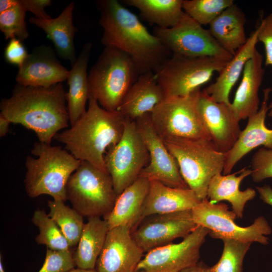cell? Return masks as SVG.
I'll list each match as a JSON object with an SVG mask.
<instances>
[{"label": "cell", "instance_id": "cell-45", "mask_svg": "<svg viewBox=\"0 0 272 272\" xmlns=\"http://www.w3.org/2000/svg\"><path fill=\"white\" fill-rule=\"evenodd\" d=\"M67 272H97L96 269H84L81 268H74Z\"/></svg>", "mask_w": 272, "mask_h": 272}, {"label": "cell", "instance_id": "cell-6", "mask_svg": "<svg viewBox=\"0 0 272 272\" xmlns=\"http://www.w3.org/2000/svg\"><path fill=\"white\" fill-rule=\"evenodd\" d=\"M163 141L175 159L189 188L200 200L207 198L211 179L223 172L224 154L217 149L211 140L171 139Z\"/></svg>", "mask_w": 272, "mask_h": 272}, {"label": "cell", "instance_id": "cell-32", "mask_svg": "<svg viewBox=\"0 0 272 272\" xmlns=\"http://www.w3.org/2000/svg\"><path fill=\"white\" fill-rule=\"evenodd\" d=\"M32 222L39 230V234L35 238L38 244L45 245L47 248L54 250L70 249L68 241L60 229L44 210H35Z\"/></svg>", "mask_w": 272, "mask_h": 272}, {"label": "cell", "instance_id": "cell-47", "mask_svg": "<svg viewBox=\"0 0 272 272\" xmlns=\"http://www.w3.org/2000/svg\"><path fill=\"white\" fill-rule=\"evenodd\" d=\"M164 272H165V271H164Z\"/></svg>", "mask_w": 272, "mask_h": 272}, {"label": "cell", "instance_id": "cell-26", "mask_svg": "<svg viewBox=\"0 0 272 272\" xmlns=\"http://www.w3.org/2000/svg\"><path fill=\"white\" fill-rule=\"evenodd\" d=\"M74 3H71L57 18L40 19L30 17L29 22L42 29L53 42L58 55L73 65L77 58L74 38L76 31L73 24Z\"/></svg>", "mask_w": 272, "mask_h": 272}, {"label": "cell", "instance_id": "cell-28", "mask_svg": "<svg viewBox=\"0 0 272 272\" xmlns=\"http://www.w3.org/2000/svg\"><path fill=\"white\" fill-rule=\"evenodd\" d=\"M92 46L90 42L84 45L78 58L69 71L67 79L69 91L66 93L65 99L71 125L86 111L85 105L90 96L87 69Z\"/></svg>", "mask_w": 272, "mask_h": 272}, {"label": "cell", "instance_id": "cell-19", "mask_svg": "<svg viewBox=\"0 0 272 272\" xmlns=\"http://www.w3.org/2000/svg\"><path fill=\"white\" fill-rule=\"evenodd\" d=\"M69 74L51 48L42 46L28 54L19 66L16 80L24 86L48 87L66 80Z\"/></svg>", "mask_w": 272, "mask_h": 272}, {"label": "cell", "instance_id": "cell-15", "mask_svg": "<svg viewBox=\"0 0 272 272\" xmlns=\"http://www.w3.org/2000/svg\"><path fill=\"white\" fill-rule=\"evenodd\" d=\"M135 122L150 156L149 163L142 170L139 177L157 180L173 188H188L175 159L154 129L150 112L138 118Z\"/></svg>", "mask_w": 272, "mask_h": 272}, {"label": "cell", "instance_id": "cell-3", "mask_svg": "<svg viewBox=\"0 0 272 272\" xmlns=\"http://www.w3.org/2000/svg\"><path fill=\"white\" fill-rule=\"evenodd\" d=\"M88 101L85 114L71 128L56 133L54 139L64 144L78 160L108 172L104 154L120 141L127 118L118 110L104 109L91 96Z\"/></svg>", "mask_w": 272, "mask_h": 272}, {"label": "cell", "instance_id": "cell-1", "mask_svg": "<svg viewBox=\"0 0 272 272\" xmlns=\"http://www.w3.org/2000/svg\"><path fill=\"white\" fill-rule=\"evenodd\" d=\"M103 29L101 42L130 56L141 74L156 70L172 54L162 41L149 32L138 17L116 0L97 2Z\"/></svg>", "mask_w": 272, "mask_h": 272}, {"label": "cell", "instance_id": "cell-24", "mask_svg": "<svg viewBox=\"0 0 272 272\" xmlns=\"http://www.w3.org/2000/svg\"><path fill=\"white\" fill-rule=\"evenodd\" d=\"M258 28L253 31L245 44L237 50L219 73L215 82L203 90L214 101L230 105L229 95L242 72L246 62L253 55L257 43Z\"/></svg>", "mask_w": 272, "mask_h": 272}, {"label": "cell", "instance_id": "cell-18", "mask_svg": "<svg viewBox=\"0 0 272 272\" xmlns=\"http://www.w3.org/2000/svg\"><path fill=\"white\" fill-rule=\"evenodd\" d=\"M272 90H263V99L261 107L255 114L248 118L247 124L232 148L224 154L223 175L230 173L236 163L252 150L260 146L272 149V129L265 124L269 111L267 101Z\"/></svg>", "mask_w": 272, "mask_h": 272}, {"label": "cell", "instance_id": "cell-21", "mask_svg": "<svg viewBox=\"0 0 272 272\" xmlns=\"http://www.w3.org/2000/svg\"><path fill=\"white\" fill-rule=\"evenodd\" d=\"M263 57L257 49L246 63L241 83L230 107L239 121L248 118L259 110V88L264 74Z\"/></svg>", "mask_w": 272, "mask_h": 272}, {"label": "cell", "instance_id": "cell-2", "mask_svg": "<svg viewBox=\"0 0 272 272\" xmlns=\"http://www.w3.org/2000/svg\"><path fill=\"white\" fill-rule=\"evenodd\" d=\"M65 94L61 83L48 87L17 84L12 96L2 100L0 114L34 131L39 142L50 144L59 130L69 126Z\"/></svg>", "mask_w": 272, "mask_h": 272}, {"label": "cell", "instance_id": "cell-4", "mask_svg": "<svg viewBox=\"0 0 272 272\" xmlns=\"http://www.w3.org/2000/svg\"><path fill=\"white\" fill-rule=\"evenodd\" d=\"M31 153L38 158L26 157L24 183L28 196L47 194L54 200H66L67 182L81 161L61 147L40 142L34 144Z\"/></svg>", "mask_w": 272, "mask_h": 272}, {"label": "cell", "instance_id": "cell-9", "mask_svg": "<svg viewBox=\"0 0 272 272\" xmlns=\"http://www.w3.org/2000/svg\"><path fill=\"white\" fill-rule=\"evenodd\" d=\"M200 91L198 90L184 97L165 98L150 112L152 124L162 141L211 140L198 110Z\"/></svg>", "mask_w": 272, "mask_h": 272}, {"label": "cell", "instance_id": "cell-12", "mask_svg": "<svg viewBox=\"0 0 272 272\" xmlns=\"http://www.w3.org/2000/svg\"><path fill=\"white\" fill-rule=\"evenodd\" d=\"M156 36L172 54L189 57H211L230 60L233 56L226 51L201 25L184 13L170 28L155 27Z\"/></svg>", "mask_w": 272, "mask_h": 272}, {"label": "cell", "instance_id": "cell-14", "mask_svg": "<svg viewBox=\"0 0 272 272\" xmlns=\"http://www.w3.org/2000/svg\"><path fill=\"white\" fill-rule=\"evenodd\" d=\"M197 225L191 210L169 214H156L144 219L132 231L133 239L144 252L185 238Z\"/></svg>", "mask_w": 272, "mask_h": 272}, {"label": "cell", "instance_id": "cell-25", "mask_svg": "<svg viewBox=\"0 0 272 272\" xmlns=\"http://www.w3.org/2000/svg\"><path fill=\"white\" fill-rule=\"evenodd\" d=\"M239 172L227 175L218 173L214 176L208 188L207 198L213 203L223 200L229 202L236 218H241L246 203L255 197L256 191L252 188L240 190V183L251 175V170L244 168L237 175Z\"/></svg>", "mask_w": 272, "mask_h": 272}, {"label": "cell", "instance_id": "cell-22", "mask_svg": "<svg viewBox=\"0 0 272 272\" xmlns=\"http://www.w3.org/2000/svg\"><path fill=\"white\" fill-rule=\"evenodd\" d=\"M165 99L163 90L155 73L148 72L140 75L126 93L117 110L127 119L135 121L151 112Z\"/></svg>", "mask_w": 272, "mask_h": 272}, {"label": "cell", "instance_id": "cell-13", "mask_svg": "<svg viewBox=\"0 0 272 272\" xmlns=\"http://www.w3.org/2000/svg\"><path fill=\"white\" fill-rule=\"evenodd\" d=\"M210 231L197 226L178 243H170L144 255L135 272H180L198 262L200 249Z\"/></svg>", "mask_w": 272, "mask_h": 272}, {"label": "cell", "instance_id": "cell-10", "mask_svg": "<svg viewBox=\"0 0 272 272\" xmlns=\"http://www.w3.org/2000/svg\"><path fill=\"white\" fill-rule=\"evenodd\" d=\"M193 220L197 226L208 229L213 238H227L247 242H257L264 245L269 243L267 236L272 232L270 226L263 216L255 218L247 227L235 223L236 218L232 211L222 202L211 203L208 198L202 200L192 210Z\"/></svg>", "mask_w": 272, "mask_h": 272}, {"label": "cell", "instance_id": "cell-30", "mask_svg": "<svg viewBox=\"0 0 272 272\" xmlns=\"http://www.w3.org/2000/svg\"><path fill=\"white\" fill-rule=\"evenodd\" d=\"M183 0H125L139 10L144 19L162 28H170L180 20L184 12Z\"/></svg>", "mask_w": 272, "mask_h": 272}, {"label": "cell", "instance_id": "cell-20", "mask_svg": "<svg viewBox=\"0 0 272 272\" xmlns=\"http://www.w3.org/2000/svg\"><path fill=\"white\" fill-rule=\"evenodd\" d=\"M201 201L189 188H173L157 180H150V188L144 205L141 221L153 215L192 210Z\"/></svg>", "mask_w": 272, "mask_h": 272}, {"label": "cell", "instance_id": "cell-40", "mask_svg": "<svg viewBox=\"0 0 272 272\" xmlns=\"http://www.w3.org/2000/svg\"><path fill=\"white\" fill-rule=\"evenodd\" d=\"M26 11L35 14L36 18L40 19H47L51 17L45 12V8L51 5L50 0H21Z\"/></svg>", "mask_w": 272, "mask_h": 272}, {"label": "cell", "instance_id": "cell-35", "mask_svg": "<svg viewBox=\"0 0 272 272\" xmlns=\"http://www.w3.org/2000/svg\"><path fill=\"white\" fill-rule=\"evenodd\" d=\"M26 12L19 0L16 6L0 14V30L6 39L16 37L22 41L28 38L29 33L25 21Z\"/></svg>", "mask_w": 272, "mask_h": 272}, {"label": "cell", "instance_id": "cell-11", "mask_svg": "<svg viewBox=\"0 0 272 272\" xmlns=\"http://www.w3.org/2000/svg\"><path fill=\"white\" fill-rule=\"evenodd\" d=\"M104 161L118 196L139 178L150 161L149 152L135 121L126 119L120 141L108 149Z\"/></svg>", "mask_w": 272, "mask_h": 272}, {"label": "cell", "instance_id": "cell-46", "mask_svg": "<svg viewBox=\"0 0 272 272\" xmlns=\"http://www.w3.org/2000/svg\"><path fill=\"white\" fill-rule=\"evenodd\" d=\"M0 272H6L4 268L2 257L1 254L0 256Z\"/></svg>", "mask_w": 272, "mask_h": 272}, {"label": "cell", "instance_id": "cell-17", "mask_svg": "<svg viewBox=\"0 0 272 272\" xmlns=\"http://www.w3.org/2000/svg\"><path fill=\"white\" fill-rule=\"evenodd\" d=\"M197 108L212 142L220 152H228L242 131L230 105L214 101L202 90L198 95Z\"/></svg>", "mask_w": 272, "mask_h": 272}, {"label": "cell", "instance_id": "cell-31", "mask_svg": "<svg viewBox=\"0 0 272 272\" xmlns=\"http://www.w3.org/2000/svg\"><path fill=\"white\" fill-rule=\"evenodd\" d=\"M49 216L58 226L70 247L78 245L85 223L83 217L62 200H49Z\"/></svg>", "mask_w": 272, "mask_h": 272}, {"label": "cell", "instance_id": "cell-27", "mask_svg": "<svg viewBox=\"0 0 272 272\" xmlns=\"http://www.w3.org/2000/svg\"><path fill=\"white\" fill-rule=\"evenodd\" d=\"M245 23V14L234 4L209 25L208 30L220 46L233 56L247 41Z\"/></svg>", "mask_w": 272, "mask_h": 272}, {"label": "cell", "instance_id": "cell-39", "mask_svg": "<svg viewBox=\"0 0 272 272\" xmlns=\"http://www.w3.org/2000/svg\"><path fill=\"white\" fill-rule=\"evenodd\" d=\"M28 54L22 41L15 37L12 38L6 47L5 57L10 64L20 66L25 61Z\"/></svg>", "mask_w": 272, "mask_h": 272}, {"label": "cell", "instance_id": "cell-36", "mask_svg": "<svg viewBox=\"0 0 272 272\" xmlns=\"http://www.w3.org/2000/svg\"><path fill=\"white\" fill-rule=\"evenodd\" d=\"M75 266L74 253L70 249L54 250L47 248L43 264L38 272H67Z\"/></svg>", "mask_w": 272, "mask_h": 272}, {"label": "cell", "instance_id": "cell-8", "mask_svg": "<svg viewBox=\"0 0 272 272\" xmlns=\"http://www.w3.org/2000/svg\"><path fill=\"white\" fill-rule=\"evenodd\" d=\"M154 73L165 98L184 97L199 90L229 60L172 54Z\"/></svg>", "mask_w": 272, "mask_h": 272}, {"label": "cell", "instance_id": "cell-29", "mask_svg": "<svg viewBox=\"0 0 272 272\" xmlns=\"http://www.w3.org/2000/svg\"><path fill=\"white\" fill-rule=\"evenodd\" d=\"M88 219L74 253V259L77 268L93 269H95L109 229L106 221L99 217Z\"/></svg>", "mask_w": 272, "mask_h": 272}, {"label": "cell", "instance_id": "cell-33", "mask_svg": "<svg viewBox=\"0 0 272 272\" xmlns=\"http://www.w3.org/2000/svg\"><path fill=\"white\" fill-rule=\"evenodd\" d=\"M223 250L219 261L211 267V272H243V263L251 242L222 238Z\"/></svg>", "mask_w": 272, "mask_h": 272}, {"label": "cell", "instance_id": "cell-16", "mask_svg": "<svg viewBox=\"0 0 272 272\" xmlns=\"http://www.w3.org/2000/svg\"><path fill=\"white\" fill-rule=\"evenodd\" d=\"M127 226L109 229L97 259V272H135L144 251L134 240Z\"/></svg>", "mask_w": 272, "mask_h": 272}, {"label": "cell", "instance_id": "cell-43", "mask_svg": "<svg viewBox=\"0 0 272 272\" xmlns=\"http://www.w3.org/2000/svg\"><path fill=\"white\" fill-rule=\"evenodd\" d=\"M11 122L2 114H0V137H5L9 131Z\"/></svg>", "mask_w": 272, "mask_h": 272}, {"label": "cell", "instance_id": "cell-42", "mask_svg": "<svg viewBox=\"0 0 272 272\" xmlns=\"http://www.w3.org/2000/svg\"><path fill=\"white\" fill-rule=\"evenodd\" d=\"M180 272H211V267L203 262H198L196 264L186 268Z\"/></svg>", "mask_w": 272, "mask_h": 272}, {"label": "cell", "instance_id": "cell-5", "mask_svg": "<svg viewBox=\"0 0 272 272\" xmlns=\"http://www.w3.org/2000/svg\"><path fill=\"white\" fill-rule=\"evenodd\" d=\"M141 74L130 56L115 48L105 47L88 75L90 96L104 109L116 110Z\"/></svg>", "mask_w": 272, "mask_h": 272}, {"label": "cell", "instance_id": "cell-34", "mask_svg": "<svg viewBox=\"0 0 272 272\" xmlns=\"http://www.w3.org/2000/svg\"><path fill=\"white\" fill-rule=\"evenodd\" d=\"M233 4V0H184L182 7L185 13L202 26L209 25Z\"/></svg>", "mask_w": 272, "mask_h": 272}, {"label": "cell", "instance_id": "cell-41", "mask_svg": "<svg viewBox=\"0 0 272 272\" xmlns=\"http://www.w3.org/2000/svg\"><path fill=\"white\" fill-rule=\"evenodd\" d=\"M260 198L265 203L272 207V188L267 184L256 186Z\"/></svg>", "mask_w": 272, "mask_h": 272}, {"label": "cell", "instance_id": "cell-7", "mask_svg": "<svg viewBox=\"0 0 272 272\" xmlns=\"http://www.w3.org/2000/svg\"><path fill=\"white\" fill-rule=\"evenodd\" d=\"M65 193L73 208L88 218L108 215L117 197L109 174L86 161L70 176Z\"/></svg>", "mask_w": 272, "mask_h": 272}, {"label": "cell", "instance_id": "cell-23", "mask_svg": "<svg viewBox=\"0 0 272 272\" xmlns=\"http://www.w3.org/2000/svg\"><path fill=\"white\" fill-rule=\"evenodd\" d=\"M150 188V180L139 177L117 196L111 211L103 217L109 229L127 226L134 230L141 221L143 209Z\"/></svg>", "mask_w": 272, "mask_h": 272}, {"label": "cell", "instance_id": "cell-37", "mask_svg": "<svg viewBox=\"0 0 272 272\" xmlns=\"http://www.w3.org/2000/svg\"><path fill=\"white\" fill-rule=\"evenodd\" d=\"M250 169V175L255 182L272 178V149H259L251 159Z\"/></svg>", "mask_w": 272, "mask_h": 272}, {"label": "cell", "instance_id": "cell-44", "mask_svg": "<svg viewBox=\"0 0 272 272\" xmlns=\"http://www.w3.org/2000/svg\"><path fill=\"white\" fill-rule=\"evenodd\" d=\"M18 3L19 0H1L0 14L16 6Z\"/></svg>", "mask_w": 272, "mask_h": 272}, {"label": "cell", "instance_id": "cell-38", "mask_svg": "<svg viewBox=\"0 0 272 272\" xmlns=\"http://www.w3.org/2000/svg\"><path fill=\"white\" fill-rule=\"evenodd\" d=\"M258 28V42L264 46L265 59L264 65L272 66V13L261 20ZM268 115L272 117V102L268 105Z\"/></svg>", "mask_w": 272, "mask_h": 272}]
</instances>
